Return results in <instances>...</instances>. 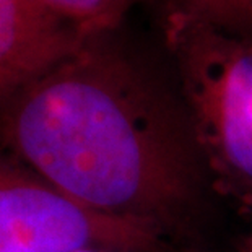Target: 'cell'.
<instances>
[{
    "mask_svg": "<svg viewBox=\"0 0 252 252\" xmlns=\"http://www.w3.org/2000/svg\"><path fill=\"white\" fill-rule=\"evenodd\" d=\"M0 148L90 210L164 238L212 194L178 87L119 30L88 36L3 99Z\"/></svg>",
    "mask_w": 252,
    "mask_h": 252,
    "instance_id": "obj_1",
    "label": "cell"
},
{
    "mask_svg": "<svg viewBox=\"0 0 252 252\" xmlns=\"http://www.w3.org/2000/svg\"><path fill=\"white\" fill-rule=\"evenodd\" d=\"M164 44L212 194L252 220V36L166 12Z\"/></svg>",
    "mask_w": 252,
    "mask_h": 252,
    "instance_id": "obj_2",
    "label": "cell"
},
{
    "mask_svg": "<svg viewBox=\"0 0 252 252\" xmlns=\"http://www.w3.org/2000/svg\"><path fill=\"white\" fill-rule=\"evenodd\" d=\"M166 238L63 194L0 148V252H161Z\"/></svg>",
    "mask_w": 252,
    "mask_h": 252,
    "instance_id": "obj_3",
    "label": "cell"
},
{
    "mask_svg": "<svg viewBox=\"0 0 252 252\" xmlns=\"http://www.w3.org/2000/svg\"><path fill=\"white\" fill-rule=\"evenodd\" d=\"M88 36L39 0H0V103L70 56Z\"/></svg>",
    "mask_w": 252,
    "mask_h": 252,
    "instance_id": "obj_4",
    "label": "cell"
},
{
    "mask_svg": "<svg viewBox=\"0 0 252 252\" xmlns=\"http://www.w3.org/2000/svg\"><path fill=\"white\" fill-rule=\"evenodd\" d=\"M61 18L87 34L119 30L133 0H39Z\"/></svg>",
    "mask_w": 252,
    "mask_h": 252,
    "instance_id": "obj_5",
    "label": "cell"
},
{
    "mask_svg": "<svg viewBox=\"0 0 252 252\" xmlns=\"http://www.w3.org/2000/svg\"><path fill=\"white\" fill-rule=\"evenodd\" d=\"M166 12H181L252 36V0H163Z\"/></svg>",
    "mask_w": 252,
    "mask_h": 252,
    "instance_id": "obj_6",
    "label": "cell"
},
{
    "mask_svg": "<svg viewBox=\"0 0 252 252\" xmlns=\"http://www.w3.org/2000/svg\"><path fill=\"white\" fill-rule=\"evenodd\" d=\"M239 252H252V234H251V238L246 241V244L243 246V249Z\"/></svg>",
    "mask_w": 252,
    "mask_h": 252,
    "instance_id": "obj_7",
    "label": "cell"
},
{
    "mask_svg": "<svg viewBox=\"0 0 252 252\" xmlns=\"http://www.w3.org/2000/svg\"><path fill=\"white\" fill-rule=\"evenodd\" d=\"M77 252H117V251H108V249H87V251H77Z\"/></svg>",
    "mask_w": 252,
    "mask_h": 252,
    "instance_id": "obj_8",
    "label": "cell"
}]
</instances>
